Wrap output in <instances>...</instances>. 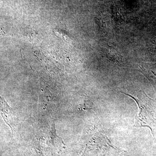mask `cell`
I'll use <instances>...</instances> for the list:
<instances>
[{
	"label": "cell",
	"instance_id": "3",
	"mask_svg": "<svg viewBox=\"0 0 156 156\" xmlns=\"http://www.w3.org/2000/svg\"><path fill=\"white\" fill-rule=\"evenodd\" d=\"M108 51V55L109 56H109V58H118L119 56H118V53L117 51L115 50L114 49H111V48H109Z\"/></svg>",
	"mask_w": 156,
	"mask_h": 156
},
{
	"label": "cell",
	"instance_id": "1",
	"mask_svg": "<svg viewBox=\"0 0 156 156\" xmlns=\"http://www.w3.org/2000/svg\"><path fill=\"white\" fill-rule=\"evenodd\" d=\"M1 113L5 122L10 127L13 133L14 123L13 110L2 97H1Z\"/></svg>",
	"mask_w": 156,
	"mask_h": 156
},
{
	"label": "cell",
	"instance_id": "2",
	"mask_svg": "<svg viewBox=\"0 0 156 156\" xmlns=\"http://www.w3.org/2000/svg\"><path fill=\"white\" fill-rule=\"evenodd\" d=\"M122 93L125 94V95H128L129 97L133 98L137 104L138 107V112L136 117V120H135V126H136V127H148L151 129L152 133H153L151 128L149 126L147 122H146L144 121V119H146V118H144V116L142 114L144 108L143 107H142V105L140 104L139 101L137 100L135 98L133 97L132 95L126 94V93H124V92H122Z\"/></svg>",
	"mask_w": 156,
	"mask_h": 156
}]
</instances>
